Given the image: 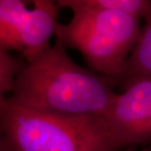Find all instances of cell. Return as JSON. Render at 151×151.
I'll return each mask as SVG.
<instances>
[{"label":"cell","instance_id":"9c48e42d","mask_svg":"<svg viewBox=\"0 0 151 151\" xmlns=\"http://www.w3.org/2000/svg\"><path fill=\"white\" fill-rule=\"evenodd\" d=\"M0 151H13L4 134L0 129Z\"/></svg>","mask_w":151,"mask_h":151},{"label":"cell","instance_id":"30bf717a","mask_svg":"<svg viewBox=\"0 0 151 151\" xmlns=\"http://www.w3.org/2000/svg\"><path fill=\"white\" fill-rule=\"evenodd\" d=\"M142 151H151V148H150V147H148V148H145V149H144Z\"/></svg>","mask_w":151,"mask_h":151},{"label":"cell","instance_id":"3957f363","mask_svg":"<svg viewBox=\"0 0 151 151\" xmlns=\"http://www.w3.org/2000/svg\"><path fill=\"white\" fill-rule=\"evenodd\" d=\"M56 5L73 12L68 24H57L56 40L66 49L80 51L92 70L114 81L119 78L139 37L140 19L120 11L79 5L76 0H59Z\"/></svg>","mask_w":151,"mask_h":151},{"label":"cell","instance_id":"7a4b0ae2","mask_svg":"<svg viewBox=\"0 0 151 151\" xmlns=\"http://www.w3.org/2000/svg\"><path fill=\"white\" fill-rule=\"evenodd\" d=\"M0 129L13 151H119L99 116H65L18 105L9 97Z\"/></svg>","mask_w":151,"mask_h":151},{"label":"cell","instance_id":"ba28073f","mask_svg":"<svg viewBox=\"0 0 151 151\" xmlns=\"http://www.w3.org/2000/svg\"><path fill=\"white\" fill-rule=\"evenodd\" d=\"M24 65L9 52L0 49V111L5 107L7 93L12 92L15 78Z\"/></svg>","mask_w":151,"mask_h":151},{"label":"cell","instance_id":"5b68a950","mask_svg":"<svg viewBox=\"0 0 151 151\" xmlns=\"http://www.w3.org/2000/svg\"><path fill=\"white\" fill-rule=\"evenodd\" d=\"M103 116L119 150L151 142V79L124 86Z\"/></svg>","mask_w":151,"mask_h":151},{"label":"cell","instance_id":"6da1fadb","mask_svg":"<svg viewBox=\"0 0 151 151\" xmlns=\"http://www.w3.org/2000/svg\"><path fill=\"white\" fill-rule=\"evenodd\" d=\"M114 79L75 63L65 45H54L24 65L14 83L11 101L22 107L65 116L103 117L117 93Z\"/></svg>","mask_w":151,"mask_h":151},{"label":"cell","instance_id":"8992f818","mask_svg":"<svg viewBox=\"0 0 151 151\" xmlns=\"http://www.w3.org/2000/svg\"><path fill=\"white\" fill-rule=\"evenodd\" d=\"M145 19V25L140 29L123 73L115 80L116 84L123 87L137 80L151 79V10Z\"/></svg>","mask_w":151,"mask_h":151},{"label":"cell","instance_id":"52a82bcc","mask_svg":"<svg viewBox=\"0 0 151 151\" xmlns=\"http://www.w3.org/2000/svg\"><path fill=\"white\" fill-rule=\"evenodd\" d=\"M81 6L117 10L131 14L139 19L145 18L151 10L149 0H76Z\"/></svg>","mask_w":151,"mask_h":151},{"label":"cell","instance_id":"277c9868","mask_svg":"<svg viewBox=\"0 0 151 151\" xmlns=\"http://www.w3.org/2000/svg\"><path fill=\"white\" fill-rule=\"evenodd\" d=\"M28 9L21 0H0V49L20 52L28 63L51 45L58 24V7L53 0L32 1Z\"/></svg>","mask_w":151,"mask_h":151}]
</instances>
